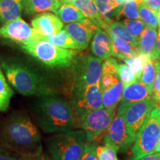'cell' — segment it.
<instances>
[{
	"instance_id": "cell-1",
	"label": "cell",
	"mask_w": 160,
	"mask_h": 160,
	"mask_svg": "<svg viewBox=\"0 0 160 160\" xmlns=\"http://www.w3.org/2000/svg\"><path fill=\"white\" fill-rule=\"evenodd\" d=\"M2 146L28 157L42 152L39 131L28 115L17 111L4 120L0 128Z\"/></svg>"
},
{
	"instance_id": "cell-2",
	"label": "cell",
	"mask_w": 160,
	"mask_h": 160,
	"mask_svg": "<svg viewBox=\"0 0 160 160\" xmlns=\"http://www.w3.org/2000/svg\"><path fill=\"white\" fill-rule=\"evenodd\" d=\"M33 113L40 128L49 134L73 130L78 124L71 104L57 93L38 97Z\"/></svg>"
},
{
	"instance_id": "cell-3",
	"label": "cell",
	"mask_w": 160,
	"mask_h": 160,
	"mask_svg": "<svg viewBox=\"0 0 160 160\" xmlns=\"http://www.w3.org/2000/svg\"><path fill=\"white\" fill-rule=\"evenodd\" d=\"M0 62L9 84L20 94L39 97L56 93L48 78L31 66L6 57H0Z\"/></svg>"
},
{
	"instance_id": "cell-4",
	"label": "cell",
	"mask_w": 160,
	"mask_h": 160,
	"mask_svg": "<svg viewBox=\"0 0 160 160\" xmlns=\"http://www.w3.org/2000/svg\"><path fill=\"white\" fill-rule=\"evenodd\" d=\"M20 48L44 65L51 68H68L74 62L77 52L57 47L39 37L33 38Z\"/></svg>"
},
{
	"instance_id": "cell-5",
	"label": "cell",
	"mask_w": 160,
	"mask_h": 160,
	"mask_svg": "<svg viewBox=\"0 0 160 160\" xmlns=\"http://www.w3.org/2000/svg\"><path fill=\"white\" fill-rule=\"evenodd\" d=\"M86 142L83 130L54 133L46 139V146L53 160H79Z\"/></svg>"
},
{
	"instance_id": "cell-6",
	"label": "cell",
	"mask_w": 160,
	"mask_h": 160,
	"mask_svg": "<svg viewBox=\"0 0 160 160\" xmlns=\"http://www.w3.org/2000/svg\"><path fill=\"white\" fill-rule=\"evenodd\" d=\"M160 133V111L155 106L138 132L133 143L131 160L156 153Z\"/></svg>"
},
{
	"instance_id": "cell-7",
	"label": "cell",
	"mask_w": 160,
	"mask_h": 160,
	"mask_svg": "<svg viewBox=\"0 0 160 160\" xmlns=\"http://www.w3.org/2000/svg\"><path fill=\"white\" fill-rule=\"evenodd\" d=\"M116 113V108H105L86 113L79 121V125L85 133L86 141L94 142L100 138H103Z\"/></svg>"
},
{
	"instance_id": "cell-8",
	"label": "cell",
	"mask_w": 160,
	"mask_h": 160,
	"mask_svg": "<svg viewBox=\"0 0 160 160\" xmlns=\"http://www.w3.org/2000/svg\"><path fill=\"white\" fill-rule=\"evenodd\" d=\"M71 104L78 124L82 117L88 111L103 108L100 83L73 87Z\"/></svg>"
},
{
	"instance_id": "cell-9",
	"label": "cell",
	"mask_w": 160,
	"mask_h": 160,
	"mask_svg": "<svg viewBox=\"0 0 160 160\" xmlns=\"http://www.w3.org/2000/svg\"><path fill=\"white\" fill-rule=\"evenodd\" d=\"M73 69V87L100 83L102 77V59L95 56L86 55L76 59Z\"/></svg>"
},
{
	"instance_id": "cell-10",
	"label": "cell",
	"mask_w": 160,
	"mask_h": 160,
	"mask_svg": "<svg viewBox=\"0 0 160 160\" xmlns=\"http://www.w3.org/2000/svg\"><path fill=\"white\" fill-rule=\"evenodd\" d=\"M154 107V102L150 99L133 103L125 108H119L118 111L123 113L126 128L132 143L134 142L138 132Z\"/></svg>"
},
{
	"instance_id": "cell-11",
	"label": "cell",
	"mask_w": 160,
	"mask_h": 160,
	"mask_svg": "<svg viewBox=\"0 0 160 160\" xmlns=\"http://www.w3.org/2000/svg\"><path fill=\"white\" fill-rule=\"evenodd\" d=\"M104 145L111 146L117 151L127 149L132 144L128 133L123 113L118 111L103 137Z\"/></svg>"
},
{
	"instance_id": "cell-12",
	"label": "cell",
	"mask_w": 160,
	"mask_h": 160,
	"mask_svg": "<svg viewBox=\"0 0 160 160\" xmlns=\"http://www.w3.org/2000/svg\"><path fill=\"white\" fill-rule=\"evenodd\" d=\"M37 37L38 33L32 26L21 17L3 24L0 27V37L11 40L19 45L25 44Z\"/></svg>"
},
{
	"instance_id": "cell-13",
	"label": "cell",
	"mask_w": 160,
	"mask_h": 160,
	"mask_svg": "<svg viewBox=\"0 0 160 160\" xmlns=\"http://www.w3.org/2000/svg\"><path fill=\"white\" fill-rule=\"evenodd\" d=\"M31 26L39 37H48L63 29L64 25L57 14L44 12L32 19Z\"/></svg>"
},
{
	"instance_id": "cell-14",
	"label": "cell",
	"mask_w": 160,
	"mask_h": 160,
	"mask_svg": "<svg viewBox=\"0 0 160 160\" xmlns=\"http://www.w3.org/2000/svg\"><path fill=\"white\" fill-rule=\"evenodd\" d=\"M97 26L89 19L85 22L67 24L63 28L67 31L70 36L79 45L80 50L87 48L93 38Z\"/></svg>"
},
{
	"instance_id": "cell-15",
	"label": "cell",
	"mask_w": 160,
	"mask_h": 160,
	"mask_svg": "<svg viewBox=\"0 0 160 160\" xmlns=\"http://www.w3.org/2000/svg\"><path fill=\"white\" fill-rule=\"evenodd\" d=\"M151 99V93L145 84L139 79L124 86L119 108H125L128 105L138 102Z\"/></svg>"
},
{
	"instance_id": "cell-16",
	"label": "cell",
	"mask_w": 160,
	"mask_h": 160,
	"mask_svg": "<svg viewBox=\"0 0 160 160\" xmlns=\"http://www.w3.org/2000/svg\"><path fill=\"white\" fill-rule=\"evenodd\" d=\"M91 48L93 54L102 60H105L111 57L113 52L112 40L105 30L97 28L92 38Z\"/></svg>"
},
{
	"instance_id": "cell-17",
	"label": "cell",
	"mask_w": 160,
	"mask_h": 160,
	"mask_svg": "<svg viewBox=\"0 0 160 160\" xmlns=\"http://www.w3.org/2000/svg\"><path fill=\"white\" fill-rule=\"evenodd\" d=\"M157 29L146 27L138 39L137 50L141 54L145 55L153 59L160 60V56L157 50Z\"/></svg>"
},
{
	"instance_id": "cell-18",
	"label": "cell",
	"mask_w": 160,
	"mask_h": 160,
	"mask_svg": "<svg viewBox=\"0 0 160 160\" xmlns=\"http://www.w3.org/2000/svg\"><path fill=\"white\" fill-rule=\"evenodd\" d=\"M60 0H22V12L28 16L44 13H55L62 5Z\"/></svg>"
},
{
	"instance_id": "cell-19",
	"label": "cell",
	"mask_w": 160,
	"mask_h": 160,
	"mask_svg": "<svg viewBox=\"0 0 160 160\" xmlns=\"http://www.w3.org/2000/svg\"><path fill=\"white\" fill-rule=\"evenodd\" d=\"M71 4L77 8L97 27L105 30L108 25L100 15L94 0H74Z\"/></svg>"
},
{
	"instance_id": "cell-20",
	"label": "cell",
	"mask_w": 160,
	"mask_h": 160,
	"mask_svg": "<svg viewBox=\"0 0 160 160\" xmlns=\"http://www.w3.org/2000/svg\"><path fill=\"white\" fill-rule=\"evenodd\" d=\"M22 13V0H0V23L19 19Z\"/></svg>"
},
{
	"instance_id": "cell-21",
	"label": "cell",
	"mask_w": 160,
	"mask_h": 160,
	"mask_svg": "<svg viewBox=\"0 0 160 160\" xmlns=\"http://www.w3.org/2000/svg\"><path fill=\"white\" fill-rule=\"evenodd\" d=\"M109 36L111 38L112 46H113L112 56L121 60H123L126 58L135 57L140 54L138 50L133 47L126 40L118 37L117 36Z\"/></svg>"
},
{
	"instance_id": "cell-22",
	"label": "cell",
	"mask_w": 160,
	"mask_h": 160,
	"mask_svg": "<svg viewBox=\"0 0 160 160\" xmlns=\"http://www.w3.org/2000/svg\"><path fill=\"white\" fill-rule=\"evenodd\" d=\"M99 12L104 21L109 24L114 17L120 15L122 5L118 0H94Z\"/></svg>"
},
{
	"instance_id": "cell-23",
	"label": "cell",
	"mask_w": 160,
	"mask_h": 160,
	"mask_svg": "<svg viewBox=\"0 0 160 160\" xmlns=\"http://www.w3.org/2000/svg\"><path fill=\"white\" fill-rule=\"evenodd\" d=\"M55 14L61 19L63 23L69 24L85 22L88 18L77 8L71 3H62L55 12Z\"/></svg>"
},
{
	"instance_id": "cell-24",
	"label": "cell",
	"mask_w": 160,
	"mask_h": 160,
	"mask_svg": "<svg viewBox=\"0 0 160 160\" xmlns=\"http://www.w3.org/2000/svg\"><path fill=\"white\" fill-rule=\"evenodd\" d=\"M124 88L122 82L102 91L103 107L105 108H116L122 99Z\"/></svg>"
},
{
	"instance_id": "cell-25",
	"label": "cell",
	"mask_w": 160,
	"mask_h": 160,
	"mask_svg": "<svg viewBox=\"0 0 160 160\" xmlns=\"http://www.w3.org/2000/svg\"><path fill=\"white\" fill-rule=\"evenodd\" d=\"M38 37L50 42L57 47L65 49L80 50L78 44L73 40L65 29H62L61 31L55 34L48 36V37Z\"/></svg>"
},
{
	"instance_id": "cell-26",
	"label": "cell",
	"mask_w": 160,
	"mask_h": 160,
	"mask_svg": "<svg viewBox=\"0 0 160 160\" xmlns=\"http://www.w3.org/2000/svg\"><path fill=\"white\" fill-rule=\"evenodd\" d=\"M13 96V89L0 65V112H5L9 108L11 100Z\"/></svg>"
},
{
	"instance_id": "cell-27",
	"label": "cell",
	"mask_w": 160,
	"mask_h": 160,
	"mask_svg": "<svg viewBox=\"0 0 160 160\" xmlns=\"http://www.w3.org/2000/svg\"><path fill=\"white\" fill-rule=\"evenodd\" d=\"M105 31L108 33L109 35L117 36L118 37L122 38V39L126 40L128 42L137 49L138 47V41L128 33L125 28V25L122 22H120L119 21H112L106 27Z\"/></svg>"
},
{
	"instance_id": "cell-28",
	"label": "cell",
	"mask_w": 160,
	"mask_h": 160,
	"mask_svg": "<svg viewBox=\"0 0 160 160\" xmlns=\"http://www.w3.org/2000/svg\"><path fill=\"white\" fill-rule=\"evenodd\" d=\"M156 74H157V68H156L155 59H152L148 58L145 60L142 72L141 77L139 80L147 86L149 91L152 95V88L154 82Z\"/></svg>"
},
{
	"instance_id": "cell-29",
	"label": "cell",
	"mask_w": 160,
	"mask_h": 160,
	"mask_svg": "<svg viewBox=\"0 0 160 160\" xmlns=\"http://www.w3.org/2000/svg\"><path fill=\"white\" fill-rule=\"evenodd\" d=\"M139 19L143 22L146 27L157 29V14L154 11H152L148 6L144 2V1L140 4L139 7Z\"/></svg>"
},
{
	"instance_id": "cell-30",
	"label": "cell",
	"mask_w": 160,
	"mask_h": 160,
	"mask_svg": "<svg viewBox=\"0 0 160 160\" xmlns=\"http://www.w3.org/2000/svg\"><path fill=\"white\" fill-rule=\"evenodd\" d=\"M144 0H128L123 4L120 15H122L127 19H139V7Z\"/></svg>"
},
{
	"instance_id": "cell-31",
	"label": "cell",
	"mask_w": 160,
	"mask_h": 160,
	"mask_svg": "<svg viewBox=\"0 0 160 160\" xmlns=\"http://www.w3.org/2000/svg\"><path fill=\"white\" fill-rule=\"evenodd\" d=\"M148 58L150 57L140 53L137 57L126 58V59H124L122 61L133 71L135 75L137 76V79H139L140 77H141L142 72L143 66L144 64H145V60L148 59Z\"/></svg>"
},
{
	"instance_id": "cell-32",
	"label": "cell",
	"mask_w": 160,
	"mask_h": 160,
	"mask_svg": "<svg viewBox=\"0 0 160 160\" xmlns=\"http://www.w3.org/2000/svg\"><path fill=\"white\" fill-rule=\"evenodd\" d=\"M122 23L130 34L133 37H134L138 41L142 32L143 31V30L145 28V25L143 23V22L141 21L140 19H125Z\"/></svg>"
},
{
	"instance_id": "cell-33",
	"label": "cell",
	"mask_w": 160,
	"mask_h": 160,
	"mask_svg": "<svg viewBox=\"0 0 160 160\" xmlns=\"http://www.w3.org/2000/svg\"><path fill=\"white\" fill-rule=\"evenodd\" d=\"M118 75L124 86L129 85L138 79L133 71L126 64H119L118 65Z\"/></svg>"
},
{
	"instance_id": "cell-34",
	"label": "cell",
	"mask_w": 160,
	"mask_h": 160,
	"mask_svg": "<svg viewBox=\"0 0 160 160\" xmlns=\"http://www.w3.org/2000/svg\"><path fill=\"white\" fill-rule=\"evenodd\" d=\"M117 151L108 145H100L97 147V160H119Z\"/></svg>"
},
{
	"instance_id": "cell-35",
	"label": "cell",
	"mask_w": 160,
	"mask_h": 160,
	"mask_svg": "<svg viewBox=\"0 0 160 160\" xmlns=\"http://www.w3.org/2000/svg\"><path fill=\"white\" fill-rule=\"evenodd\" d=\"M97 147L94 142L86 141L82 155L79 160H97Z\"/></svg>"
},
{
	"instance_id": "cell-36",
	"label": "cell",
	"mask_w": 160,
	"mask_h": 160,
	"mask_svg": "<svg viewBox=\"0 0 160 160\" xmlns=\"http://www.w3.org/2000/svg\"><path fill=\"white\" fill-rule=\"evenodd\" d=\"M26 157L0 145V160H25Z\"/></svg>"
},
{
	"instance_id": "cell-37",
	"label": "cell",
	"mask_w": 160,
	"mask_h": 160,
	"mask_svg": "<svg viewBox=\"0 0 160 160\" xmlns=\"http://www.w3.org/2000/svg\"><path fill=\"white\" fill-rule=\"evenodd\" d=\"M156 68H157V74L153 84L152 88V95L151 97L157 94L160 91V60L155 59Z\"/></svg>"
},
{
	"instance_id": "cell-38",
	"label": "cell",
	"mask_w": 160,
	"mask_h": 160,
	"mask_svg": "<svg viewBox=\"0 0 160 160\" xmlns=\"http://www.w3.org/2000/svg\"><path fill=\"white\" fill-rule=\"evenodd\" d=\"M144 2L157 14L160 11V0H144Z\"/></svg>"
},
{
	"instance_id": "cell-39",
	"label": "cell",
	"mask_w": 160,
	"mask_h": 160,
	"mask_svg": "<svg viewBox=\"0 0 160 160\" xmlns=\"http://www.w3.org/2000/svg\"><path fill=\"white\" fill-rule=\"evenodd\" d=\"M138 160H160V152H156L151 154L146 155Z\"/></svg>"
},
{
	"instance_id": "cell-40",
	"label": "cell",
	"mask_w": 160,
	"mask_h": 160,
	"mask_svg": "<svg viewBox=\"0 0 160 160\" xmlns=\"http://www.w3.org/2000/svg\"><path fill=\"white\" fill-rule=\"evenodd\" d=\"M33 160H53L51 156H49L47 153H44V152H41L39 154L36 156Z\"/></svg>"
},
{
	"instance_id": "cell-41",
	"label": "cell",
	"mask_w": 160,
	"mask_h": 160,
	"mask_svg": "<svg viewBox=\"0 0 160 160\" xmlns=\"http://www.w3.org/2000/svg\"><path fill=\"white\" fill-rule=\"evenodd\" d=\"M151 99L153 100V102H154L156 107L158 108L160 111V91L156 95L151 97Z\"/></svg>"
},
{
	"instance_id": "cell-42",
	"label": "cell",
	"mask_w": 160,
	"mask_h": 160,
	"mask_svg": "<svg viewBox=\"0 0 160 160\" xmlns=\"http://www.w3.org/2000/svg\"><path fill=\"white\" fill-rule=\"evenodd\" d=\"M157 45V50H158V52H159V56H160V30H159V32H158Z\"/></svg>"
},
{
	"instance_id": "cell-43",
	"label": "cell",
	"mask_w": 160,
	"mask_h": 160,
	"mask_svg": "<svg viewBox=\"0 0 160 160\" xmlns=\"http://www.w3.org/2000/svg\"><path fill=\"white\" fill-rule=\"evenodd\" d=\"M156 152H160V133L159 137V140H158L157 147V149H156Z\"/></svg>"
},
{
	"instance_id": "cell-44",
	"label": "cell",
	"mask_w": 160,
	"mask_h": 160,
	"mask_svg": "<svg viewBox=\"0 0 160 160\" xmlns=\"http://www.w3.org/2000/svg\"><path fill=\"white\" fill-rule=\"evenodd\" d=\"M157 21H158V28L160 30V11L157 14Z\"/></svg>"
},
{
	"instance_id": "cell-45",
	"label": "cell",
	"mask_w": 160,
	"mask_h": 160,
	"mask_svg": "<svg viewBox=\"0 0 160 160\" xmlns=\"http://www.w3.org/2000/svg\"><path fill=\"white\" fill-rule=\"evenodd\" d=\"M62 3H71L74 0H60Z\"/></svg>"
},
{
	"instance_id": "cell-46",
	"label": "cell",
	"mask_w": 160,
	"mask_h": 160,
	"mask_svg": "<svg viewBox=\"0 0 160 160\" xmlns=\"http://www.w3.org/2000/svg\"><path fill=\"white\" fill-rule=\"evenodd\" d=\"M127 1H128V0H118V2H119V4H121L122 5H123V4Z\"/></svg>"
},
{
	"instance_id": "cell-47",
	"label": "cell",
	"mask_w": 160,
	"mask_h": 160,
	"mask_svg": "<svg viewBox=\"0 0 160 160\" xmlns=\"http://www.w3.org/2000/svg\"><path fill=\"white\" fill-rule=\"evenodd\" d=\"M34 159V157H26L25 160H33Z\"/></svg>"
}]
</instances>
